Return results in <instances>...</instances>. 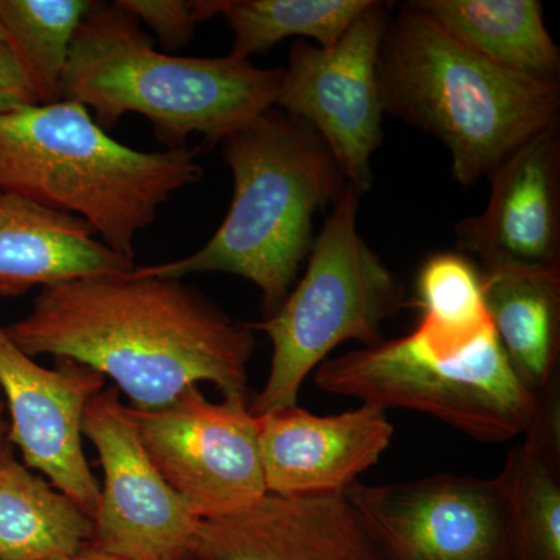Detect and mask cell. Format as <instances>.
Returning a JSON list of instances; mask_svg holds the SVG:
<instances>
[{
  "instance_id": "obj_8",
  "label": "cell",
  "mask_w": 560,
  "mask_h": 560,
  "mask_svg": "<svg viewBox=\"0 0 560 560\" xmlns=\"http://www.w3.org/2000/svg\"><path fill=\"white\" fill-rule=\"evenodd\" d=\"M345 497L381 560H517L500 475L357 481Z\"/></svg>"
},
{
  "instance_id": "obj_19",
  "label": "cell",
  "mask_w": 560,
  "mask_h": 560,
  "mask_svg": "<svg viewBox=\"0 0 560 560\" xmlns=\"http://www.w3.org/2000/svg\"><path fill=\"white\" fill-rule=\"evenodd\" d=\"M442 31L501 68L559 80L560 51L537 0H412Z\"/></svg>"
},
{
  "instance_id": "obj_10",
  "label": "cell",
  "mask_w": 560,
  "mask_h": 560,
  "mask_svg": "<svg viewBox=\"0 0 560 560\" xmlns=\"http://www.w3.org/2000/svg\"><path fill=\"white\" fill-rule=\"evenodd\" d=\"M389 13L370 0L334 46L296 40L283 68L276 108L312 127L357 194L371 190V161L383 143L378 50Z\"/></svg>"
},
{
  "instance_id": "obj_2",
  "label": "cell",
  "mask_w": 560,
  "mask_h": 560,
  "mask_svg": "<svg viewBox=\"0 0 560 560\" xmlns=\"http://www.w3.org/2000/svg\"><path fill=\"white\" fill-rule=\"evenodd\" d=\"M377 81L385 114L440 139L464 187L560 124L559 80L485 60L411 2L389 16Z\"/></svg>"
},
{
  "instance_id": "obj_5",
  "label": "cell",
  "mask_w": 560,
  "mask_h": 560,
  "mask_svg": "<svg viewBox=\"0 0 560 560\" xmlns=\"http://www.w3.org/2000/svg\"><path fill=\"white\" fill-rule=\"evenodd\" d=\"M201 176L197 149L132 150L77 102L0 114V191L79 217L130 260L136 235Z\"/></svg>"
},
{
  "instance_id": "obj_12",
  "label": "cell",
  "mask_w": 560,
  "mask_h": 560,
  "mask_svg": "<svg viewBox=\"0 0 560 560\" xmlns=\"http://www.w3.org/2000/svg\"><path fill=\"white\" fill-rule=\"evenodd\" d=\"M102 374L72 360L55 370L22 352L0 323V393L9 412L10 442L22 460L55 489L94 517L101 482L83 448V416L95 394L105 389Z\"/></svg>"
},
{
  "instance_id": "obj_6",
  "label": "cell",
  "mask_w": 560,
  "mask_h": 560,
  "mask_svg": "<svg viewBox=\"0 0 560 560\" xmlns=\"http://www.w3.org/2000/svg\"><path fill=\"white\" fill-rule=\"evenodd\" d=\"M360 195L346 186L313 242L304 278L278 312L253 323L270 338V374L254 416L296 407L305 378L342 342L383 341V326L407 305L396 272L361 237Z\"/></svg>"
},
{
  "instance_id": "obj_29",
  "label": "cell",
  "mask_w": 560,
  "mask_h": 560,
  "mask_svg": "<svg viewBox=\"0 0 560 560\" xmlns=\"http://www.w3.org/2000/svg\"><path fill=\"white\" fill-rule=\"evenodd\" d=\"M184 560H194V559L190 558V559H184Z\"/></svg>"
},
{
  "instance_id": "obj_3",
  "label": "cell",
  "mask_w": 560,
  "mask_h": 560,
  "mask_svg": "<svg viewBox=\"0 0 560 560\" xmlns=\"http://www.w3.org/2000/svg\"><path fill=\"white\" fill-rule=\"evenodd\" d=\"M223 143L234 194L219 230L191 256L132 272L180 280L201 272L241 276L260 290L268 318L311 256L316 213L340 200L348 180L316 131L278 108Z\"/></svg>"
},
{
  "instance_id": "obj_18",
  "label": "cell",
  "mask_w": 560,
  "mask_h": 560,
  "mask_svg": "<svg viewBox=\"0 0 560 560\" xmlns=\"http://www.w3.org/2000/svg\"><path fill=\"white\" fill-rule=\"evenodd\" d=\"M559 381L537 394V411L500 471L510 499L515 559L560 560Z\"/></svg>"
},
{
  "instance_id": "obj_9",
  "label": "cell",
  "mask_w": 560,
  "mask_h": 560,
  "mask_svg": "<svg viewBox=\"0 0 560 560\" xmlns=\"http://www.w3.org/2000/svg\"><path fill=\"white\" fill-rule=\"evenodd\" d=\"M128 411L162 478L200 521L243 510L267 493L259 423L245 397L210 401L191 386L161 410Z\"/></svg>"
},
{
  "instance_id": "obj_26",
  "label": "cell",
  "mask_w": 560,
  "mask_h": 560,
  "mask_svg": "<svg viewBox=\"0 0 560 560\" xmlns=\"http://www.w3.org/2000/svg\"><path fill=\"white\" fill-rule=\"evenodd\" d=\"M49 560H130L121 558V556L113 555V552L103 550L97 545L90 544L83 545L79 550L69 552V555L58 556V558Z\"/></svg>"
},
{
  "instance_id": "obj_27",
  "label": "cell",
  "mask_w": 560,
  "mask_h": 560,
  "mask_svg": "<svg viewBox=\"0 0 560 560\" xmlns=\"http://www.w3.org/2000/svg\"><path fill=\"white\" fill-rule=\"evenodd\" d=\"M10 452H13V445L10 442V423L7 419L5 400L0 393V458Z\"/></svg>"
},
{
  "instance_id": "obj_20",
  "label": "cell",
  "mask_w": 560,
  "mask_h": 560,
  "mask_svg": "<svg viewBox=\"0 0 560 560\" xmlns=\"http://www.w3.org/2000/svg\"><path fill=\"white\" fill-rule=\"evenodd\" d=\"M94 523L13 452L0 458V560H49L90 544Z\"/></svg>"
},
{
  "instance_id": "obj_28",
  "label": "cell",
  "mask_w": 560,
  "mask_h": 560,
  "mask_svg": "<svg viewBox=\"0 0 560 560\" xmlns=\"http://www.w3.org/2000/svg\"><path fill=\"white\" fill-rule=\"evenodd\" d=\"M0 40H5V33H3L2 27H0Z\"/></svg>"
},
{
  "instance_id": "obj_15",
  "label": "cell",
  "mask_w": 560,
  "mask_h": 560,
  "mask_svg": "<svg viewBox=\"0 0 560 560\" xmlns=\"http://www.w3.org/2000/svg\"><path fill=\"white\" fill-rule=\"evenodd\" d=\"M194 560H381L341 495L265 493L249 506L201 521Z\"/></svg>"
},
{
  "instance_id": "obj_4",
  "label": "cell",
  "mask_w": 560,
  "mask_h": 560,
  "mask_svg": "<svg viewBox=\"0 0 560 560\" xmlns=\"http://www.w3.org/2000/svg\"><path fill=\"white\" fill-rule=\"evenodd\" d=\"M282 80L283 68H257L234 54L190 58L156 50L116 2H94L70 46L62 101L94 110L105 131L125 114H140L167 150H179L191 135L209 145L223 142L276 108Z\"/></svg>"
},
{
  "instance_id": "obj_11",
  "label": "cell",
  "mask_w": 560,
  "mask_h": 560,
  "mask_svg": "<svg viewBox=\"0 0 560 560\" xmlns=\"http://www.w3.org/2000/svg\"><path fill=\"white\" fill-rule=\"evenodd\" d=\"M83 436L103 469L92 544L130 560L190 559L201 521L150 459L116 386L88 404Z\"/></svg>"
},
{
  "instance_id": "obj_13",
  "label": "cell",
  "mask_w": 560,
  "mask_h": 560,
  "mask_svg": "<svg viewBox=\"0 0 560 560\" xmlns=\"http://www.w3.org/2000/svg\"><path fill=\"white\" fill-rule=\"evenodd\" d=\"M480 215L456 224V246L481 270L560 268V135L552 128L501 162L488 176Z\"/></svg>"
},
{
  "instance_id": "obj_1",
  "label": "cell",
  "mask_w": 560,
  "mask_h": 560,
  "mask_svg": "<svg viewBox=\"0 0 560 560\" xmlns=\"http://www.w3.org/2000/svg\"><path fill=\"white\" fill-rule=\"evenodd\" d=\"M132 270L39 290L7 335L33 359L72 360L110 378L132 410H161L200 383L246 399L253 326L180 279Z\"/></svg>"
},
{
  "instance_id": "obj_22",
  "label": "cell",
  "mask_w": 560,
  "mask_h": 560,
  "mask_svg": "<svg viewBox=\"0 0 560 560\" xmlns=\"http://www.w3.org/2000/svg\"><path fill=\"white\" fill-rule=\"evenodd\" d=\"M370 0H197L198 21L221 16L234 33L231 54L249 60L287 38L330 47Z\"/></svg>"
},
{
  "instance_id": "obj_7",
  "label": "cell",
  "mask_w": 560,
  "mask_h": 560,
  "mask_svg": "<svg viewBox=\"0 0 560 560\" xmlns=\"http://www.w3.org/2000/svg\"><path fill=\"white\" fill-rule=\"evenodd\" d=\"M315 385L383 410L433 416L474 440L500 444L521 436L537 396L521 382L490 329L469 349L436 357L412 335L327 359Z\"/></svg>"
},
{
  "instance_id": "obj_25",
  "label": "cell",
  "mask_w": 560,
  "mask_h": 560,
  "mask_svg": "<svg viewBox=\"0 0 560 560\" xmlns=\"http://www.w3.org/2000/svg\"><path fill=\"white\" fill-rule=\"evenodd\" d=\"M31 105H39L38 98L13 51L5 40H0V114Z\"/></svg>"
},
{
  "instance_id": "obj_21",
  "label": "cell",
  "mask_w": 560,
  "mask_h": 560,
  "mask_svg": "<svg viewBox=\"0 0 560 560\" xmlns=\"http://www.w3.org/2000/svg\"><path fill=\"white\" fill-rule=\"evenodd\" d=\"M412 304L420 320L411 335L436 357L456 355L492 329L480 267L459 250L431 254L423 261Z\"/></svg>"
},
{
  "instance_id": "obj_17",
  "label": "cell",
  "mask_w": 560,
  "mask_h": 560,
  "mask_svg": "<svg viewBox=\"0 0 560 560\" xmlns=\"http://www.w3.org/2000/svg\"><path fill=\"white\" fill-rule=\"evenodd\" d=\"M481 276L501 349L537 396L559 378L560 268H493Z\"/></svg>"
},
{
  "instance_id": "obj_16",
  "label": "cell",
  "mask_w": 560,
  "mask_h": 560,
  "mask_svg": "<svg viewBox=\"0 0 560 560\" xmlns=\"http://www.w3.org/2000/svg\"><path fill=\"white\" fill-rule=\"evenodd\" d=\"M132 268L135 260L97 241L86 221L0 191V298Z\"/></svg>"
},
{
  "instance_id": "obj_23",
  "label": "cell",
  "mask_w": 560,
  "mask_h": 560,
  "mask_svg": "<svg viewBox=\"0 0 560 560\" xmlns=\"http://www.w3.org/2000/svg\"><path fill=\"white\" fill-rule=\"evenodd\" d=\"M94 0H0V27L40 105L62 101L70 46Z\"/></svg>"
},
{
  "instance_id": "obj_14",
  "label": "cell",
  "mask_w": 560,
  "mask_h": 560,
  "mask_svg": "<svg viewBox=\"0 0 560 560\" xmlns=\"http://www.w3.org/2000/svg\"><path fill=\"white\" fill-rule=\"evenodd\" d=\"M267 493L290 499L341 495L388 451L394 425L371 404L341 415L302 408L256 416Z\"/></svg>"
},
{
  "instance_id": "obj_24",
  "label": "cell",
  "mask_w": 560,
  "mask_h": 560,
  "mask_svg": "<svg viewBox=\"0 0 560 560\" xmlns=\"http://www.w3.org/2000/svg\"><path fill=\"white\" fill-rule=\"evenodd\" d=\"M116 5L149 25L165 50L183 49L200 24L194 0H116Z\"/></svg>"
}]
</instances>
